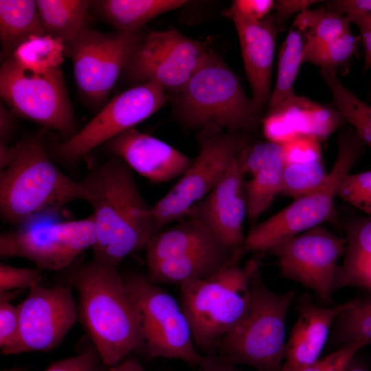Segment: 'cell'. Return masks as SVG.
<instances>
[{"label":"cell","instance_id":"52","mask_svg":"<svg viewBox=\"0 0 371 371\" xmlns=\"http://www.w3.org/2000/svg\"><path fill=\"white\" fill-rule=\"evenodd\" d=\"M369 98L370 100H371V87H370V92H369Z\"/></svg>","mask_w":371,"mask_h":371},{"label":"cell","instance_id":"2","mask_svg":"<svg viewBox=\"0 0 371 371\" xmlns=\"http://www.w3.org/2000/svg\"><path fill=\"white\" fill-rule=\"evenodd\" d=\"M117 268L93 259L73 273L69 283L78 293V318L109 367L144 344L139 311Z\"/></svg>","mask_w":371,"mask_h":371},{"label":"cell","instance_id":"43","mask_svg":"<svg viewBox=\"0 0 371 371\" xmlns=\"http://www.w3.org/2000/svg\"><path fill=\"white\" fill-rule=\"evenodd\" d=\"M317 1L312 0H280L275 1L274 17L277 22L283 26L285 21L293 14L308 9L309 6Z\"/></svg>","mask_w":371,"mask_h":371},{"label":"cell","instance_id":"17","mask_svg":"<svg viewBox=\"0 0 371 371\" xmlns=\"http://www.w3.org/2000/svg\"><path fill=\"white\" fill-rule=\"evenodd\" d=\"M71 284L30 289L18 304L19 338L12 355L47 352L57 348L78 318Z\"/></svg>","mask_w":371,"mask_h":371},{"label":"cell","instance_id":"39","mask_svg":"<svg viewBox=\"0 0 371 371\" xmlns=\"http://www.w3.org/2000/svg\"><path fill=\"white\" fill-rule=\"evenodd\" d=\"M102 365L101 357L92 346L76 356L52 363L45 371H101Z\"/></svg>","mask_w":371,"mask_h":371},{"label":"cell","instance_id":"41","mask_svg":"<svg viewBox=\"0 0 371 371\" xmlns=\"http://www.w3.org/2000/svg\"><path fill=\"white\" fill-rule=\"evenodd\" d=\"M272 0H236L230 7L240 16L253 21H262L274 8Z\"/></svg>","mask_w":371,"mask_h":371},{"label":"cell","instance_id":"25","mask_svg":"<svg viewBox=\"0 0 371 371\" xmlns=\"http://www.w3.org/2000/svg\"><path fill=\"white\" fill-rule=\"evenodd\" d=\"M44 34L36 1H0L1 63L27 40Z\"/></svg>","mask_w":371,"mask_h":371},{"label":"cell","instance_id":"7","mask_svg":"<svg viewBox=\"0 0 371 371\" xmlns=\"http://www.w3.org/2000/svg\"><path fill=\"white\" fill-rule=\"evenodd\" d=\"M145 248L146 276L155 284H181L205 279L238 263L243 255L226 247L190 216L157 232Z\"/></svg>","mask_w":371,"mask_h":371},{"label":"cell","instance_id":"27","mask_svg":"<svg viewBox=\"0 0 371 371\" xmlns=\"http://www.w3.org/2000/svg\"><path fill=\"white\" fill-rule=\"evenodd\" d=\"M319 74L332 94L333 106L363 143L371 148V106L346 87L337 72L320 69Z\"/></svg>","mask_w":371,"mask_h":371},{"label":"cell","instance_id":"18","mask_svg":"<svg viewBox=\"0 0 371 371\" xmlns=\"http://www.w3.org/2000/svg\"><path fill=\"white\" fill-rule=\"evenodd\" d=\"M245 176L238 155L218 184L188 216L205 225L226 247L243 253V223L247 216Z\"/></svg>","mask_w":371,"mask_h":371},{"label":"cell","instance_id":"20","mask_svg":"<svg viewBox=\"0 0 371 371\" xmlns=\"http://www.w3.org/2000/svg\"><path fill=\"white\" fill-rule=\"evenodd\" d=\"M105 144L112 155L120 157L133 171L155 183L180 177L193 160L164 141L135 128Z\"/></svg>","mask_w":371,"mask_h":371},{"label":"cell","instance_id":"10","mask_svg":"<svg viewBox=\"0 0 371 371\" xmlns=\"http://www.w3.org/2000/svg\"><path fill=\"white\" fill-rule=\"evenodd\" d=\"M122 278L139 311L144 340L141 350L145 355L179 359L192 367L201 366L205 357L194 345L181 304L146 274L130 273Z\"/></svg>","mask_w":371,"mask_h":371},{"label":"cell","instance_id":"5","mask_svg":"<svg viewBox=\"0 0 371 371\" xmlns=\"http://www.w3.org/2000/svg\"><path fill=\"white\" fill-rule=\"evenodd\" d=\"M295 295L270 290L259 269L251 281L246 308L218 344L215 352L233 365L256 371H280L286 348V319Z\"/></svg>","mask_w":371,"mask_h":371},{"label":"cell","instance_id":"13","mask_svg":"<svg viewBox=\"0 0 371 371\" xmlns=\"http://www.w3.org/2000/svg\"><path fill=\"white\" fill-rule=\"evenodd\" d=\"M95 241L92 214L71 221L43 218L3 232L0 236L1 258H22L40 270L60 271Z\"/></svg>","mask_w":371,"mask_h":371},{"label":"cell","instance_id":"46","mask_svg":"<svg viewBox=\"0 0 371 371\" xmlns=\"http://www.w3.org/2000/svg\"><path fill=\"white\" fill-rule=\"evenodd\" d=\"M203 363L196 371H245L236 367L216 354L205 355Z\"/></svg>","mask_w":371,"mask_h":371},{"label":"cell","instance_id":"3","mask_svg":"<svg viewBox=\"0 0 371 371\" xmlns=\"http://www.w3.org/2000/svg\"><path fill=\"white\" fill-rule=\"evenodd\" d=\"M43 128L14 146L11 163L0 174V213L17 227L52 216L87 192L80 182L64 175L52 161L44 146Z\"/></svg>","mask_w":371,"mask_h":371},{"label":"cell","instance_id":"23","mask_svg":"<svg viewBox=\"0 0 371 371\" xmlns=\"http://www.w3.org/2000/svg\"><path fill=\"white\" fill-rule=\"evenodd\" d=\"M346 251L335 291L358 287L371 291V216L357 219L346 229Z\"/></svg>","mask_w":371,"mask_h":371},{"label":"cell","instance_id":"9","mask_svg":"<svg viewBox=\"0 0 371 371\" xmlns=\"http://www.w3.org/2000/svg\"><path fill=\"white\" fill-rule=\"evenodd\" d=\"M199 154L172 188L153 206L157 232L187 217L221 181L243 149L249 133L208 128L199 130Z\"/></svg>","mask_w":371,"mask_h":371},{"label":"cell","instance_id":"49","mask_svg":"<svg viewBox=\"0 0 371 371\" xmlns=\"http://www.w3.org/2000/svg\"><path fill=\"white\" fill-rule=\"evenodd\" d=\"M346 371H364V370L356 366L355 367L351 366V364H350Z\"/></svg>","mask_w":371,"mask_h":371},{"label":"cell","instance_id":"26","mask_svg":"<svg viewBox=\"0 0 371 371\" xmlns=\"http://www.w3.org/2000/svg\"><path fill=\"white\" fill-rule=\"evenodd\" d=\"M91 3L89 0H37L45 34L65 45L74 41L86 28Z\"/></svg>","mask_w":371,"mask_h":371},{"label":"cell","instance_id":"31","mask_svg":"<svg viewBox=\"0 0 371 371\" xmlns=\"http://www.w3.org/2000/svg\"><path fill=\"white\" fill-rule=\"evenodd\" d=\"M350 23L346 15L332 11L325 6L302 11L291 27L302 34L305 41H326L350 32Z\"/></svg>","mask_w":371,"mask_h":371},{"label":"cell","instance_id":"48","mask_svg":"<svg viewBox=\"0 0 371 371\" xmlns=\"http://www.w3.org/2000/svg\"><path fill=\"white\" fill-rule=\"evenodd\" d=\"M324 363V357L319 359L315 363L304 367L301 369L300 371H320Z\"/></svg>","mask_w":371,"mask_h":371},{"label":"cell","instance_id":"28","mask_svg":"<svg viewBox=\"0 0 371 371\" xmlns=\"http://www.w3.org/2000/svg\"><path fill=\"white\" fill-rule=\"evenodd\" d=\"M305 40L302 34L291 27L278 57L276 82L267 112L271 111L294 96V82L303 62Z\"/></svg>","mask_w":371,"mask_h":371},{"label":"cell","instance_id":"11","mask_svg":"<svg viewBox=\"0 0 371 371\" xmlns=\"http://www.w3.org/2000/svg\"><path fill=\"white\" fill-rule=\"evenodd\" d=\"M146 35L142 29L104 33L86 27L65 45L78 93L90 110L98 113L106 105L132 53Z\"/></svg>","mask_w":371,"mask_h":371},{"label":"cell","instance_id":"19","mask_svg":"<svg viewBox=\"0 0 371 371\" xmlns=\"http://www.w3.org/2000/svg\"><path fill=\"white\" fill-rule=\"evenodd\" d=\"M225 14L236 29L245 71L256 108L262 112L271 98V78L277 35L282 30L274 15L262 21L246 19L229 8Z\"/></svg>","mask_w":371,"mask_h":371},{"label":"cell","instance_id":"51","mask_svg":"<svg viewBox=\"0 0 371 371\" xmlns=\"http://www.w3.org/2000/svg\"><path fill=\"white\" fill-rule=\"evenodd\" d=\"M366 300L371 304V291H369V295H368V297Z\"/></svg>","mask_w":371,"mask_h":371},{"label":"cell","instance_id":"29","mask_svg":"<svg viewBox=\"0 0 371 371\" xmlns=\"http://www.w3.org/2000/svg\"><path fill=\"white\" fill-rule=\"evenodd\" d=\"M65 52V45L61 40L44 34L27 40L10 57L27 71L45 73L60 68Z\"/></svg>","mask_w":371,"mask_h":371},{"label":"cell","instance_id":"6","mask_svg":"<svg viewBox=\"0 0 371 371\" xmlns=\"http://www.w3.org/2000/svg\"><path fill=\"white\" fill-rule=\"evenodd\" d=\"M259 261L231 265L202 280L179 284L180 304L191 328L194 345L205 355L214 354L224 336L243 315Z\"/></svg>","mask_w":371,"mask_h":371},{"label":"cell","instance_id":"38","mask_svg":"<svg viewBox=\"0 0 371 371\" xmlns=\"http://www.w3.org/2000/svg\"><path fill=\"white\" fill-rule=\"evenodd\" d=\"M43 280L39 269L19 268L1 263L0 265V294L11 290L40 284Z\"/></svg>","mask_w":371,"mask_h":371},{"label":"cell","instance_id":"4","mask_svg":"<svg viewBox=\"0 0 371 371\" xmlns=\"http://www.w3.org/2000/svg\"><path fill=\"white\" fill-rule=\"evenodd\" d=\"M169 96L176 119L188 128L250 134L262 122V112L246 95L238 76L211 51L183 88Z\"/></svg>","mask_w":371,"mask_h":371},{"label":"cell","instance_id":"33","mask_svg":"<svg viewBox=\"0 0 371 371\" xmlns=\"http://www.w3.org/2000/svg\"><path fill=\"white\" fill-rule=\"evenodd\" d=\"M335 323L341 346L355 341L371 345V304L366 299L352 300Z\"/></svg>","mask_w":371,"mask_h":371},{"label":"cell","instance_id":"1","mask_svg":"<svg viewBox=\"0 0 371 371\" xmlns=\"http://www.w3.org/2000/svg\"><path fill=\"white\" fill-rule=\"evenodd\" d=\"M80 183L93 211V259L117 267L128 255L145 247L157 232L153 206L142 196L132 169L117 156Z\"/></svg>","mask_w":371,"mask_h":371},{"label":"cell","instance_id":"50","mask_svg":"<svg viewBox=\"0 0 371 371\" xmlns=\"http://www.w3.org/2000/svg\"><path fill=\"white\" fill-rule=\"evenodd\" d=\"M1 371H24V369L21 368H12L10 369H5Z\"/></svg>","mask_w":371,"mask_h":371},{"label":"cell","instance_id":"8","mask_svg":"<svg viewBox=\"0 0 371 371\" xmlns=\"http://www.w3.org/2000/svg\"><path fill=\"white\" fill-rule=\"evenodd\" d=\"M366 144L352 128L337 139V155L326 181L319 188L300 196L289 205L254 225L246 235L244 252L267 251L276 245L319 226L333 213L336 189L356 164Z\"/></svg>","mask_w":371,"mask_h":371},{"label":"cell","instance_id":"22","mask_svg":"<svg viewBox=\"0 0 371 371\" xmlns=\"http://www.w3.org/2000/svg\"><path fill=\"white\" fill-rule=\"evenodd\" d=\"M274 111L281 114L297 136H310L320 142L326 139L345 122L333 104H321L297 95L271 111Z\"/></svg>","mask_w":371,"mask_h":371},{"label":"cell","instance_id":"37","mask_svg":"<svg viewBox=\"0 0 371 371\" xmlns=\"http://www.w3.org/2000/svg\"><path fill=\"white\" fill-rule=\"evenodd\" d=\"M321 142L313 137L298 135L282 144L284 164H305L322 160Z\"/></svg>","mask_w":371,"mask_h":371},{"label":"cell","instance_id":"45","mask_svg":"<svg viewBox=\"0 0 371 371\" xmlns=\"http://www.w3.org/2000/svg\"><path fill=\"white\" fill-rule=\"evenodd\" d=\"M17 116L2 101L0 103V143L7 144L14 132Z\"/></svg>","mask_w":371,"mask_h":371},{"label":"cell","instance_id":"30","mask_svg":"<svg viewBox=\"0 0 371 371\" xmlns=\"http://www.w3.org/2000/svg\"><path fill=\"white\" fill-rule=\"evenodd\" d=\"M284 161L274 162L253 172L245 181L247 218L255 222L282 192Z\"/></svg>","mask_w":371,"mask_h":371},{"label":"cell","instance_id":"14","mask_svg":"<svg viewBox=\"0 0 371 371\" xmlns=\"http://www.w3.org/2000/svg\"><path fill=\"white\" fill-rule=\"evenodd\" d=\"M210 52L204 43L176 30L152 32L133 51L119 80L130 87L153 82L177 93Z\"/></svg>","mask_w":371,"mask_h":371},{"label":"cell","instance_id":"24","mask_svg":"<svg viewBox=\"0 0 371 371\" xmlns=\"http://www.w3.org/2000/svg\"><path fill=\"white\" fill-rule=\"evenodd\" d=\"M187 1L183 0H97L91 1L90 10L116 31L132 32L155 17L175 10Z\"/></svg>","mask_w":371,"mask_h":371},{"label":"cell","instance_id":"44","mask_svg":"<svg viewBox=\"0 0 371 371\" xmlns=\"http://www.w3.org/2000/svg\"><path fill=\"white\" fill-rule=\"evenodd\" d=\"M326 6L330 10L340 14H348L355 11H363L371 13V0H335L326 3Z\"/></svg>","mask_w":371,"mask_h":371},{"label":"cell","instance_id":"35","mask_svg":"<svg viewBox=\"0 0 371 371\" xmlns=\"http://www.w3.org/2000/svg\"><path fill=\"white\" fill-rule=\"evenodd\" d=\"M336 196L371 216V170L345 175L337 185Z\"/></svg>","mask_w":371,"mask_h":371},{"label":"cell","instance_id":"21","mask_svg":"<svg viewBox=\"0 0 371 371\" xmlns=\"http://www.w3.org/2000/svg\"><path fill=\"white\" fill-rule=\"evenodd\" d=\"M351 300L334 306H321L308 294L300 297L297 319L286 344L280 371H300L319 359L330 328Z\"/></svg>","mask_w":371,"mask_h":371},{"label":"cell","instance_id":"16","mask_svg":"<svg viewBox=\"0 0 371 371\" xmlns=\"http://www.w3.org/2000/svg\"><path fill=\"white\" fill-rule=\"evenodd\" d=\"M346 240L317 226L276 245L267 252L276 258L281 278L313 291L320 300L330 303Z\"/></svg>","mask_w":371,"mask_h":371},{"label":"cell","instance_id":"42","mask_svg":"<svg viewBox=\"0 0 371 371\" xmlns=\"http://www.w3.org/2000/svg\"><path fill=\"white\" fill-rule=\"evenodd\" d=\"M346 16L350 23L356 25L359 30L360 38L365 51L363 72L371 69V13L363 11H355Z\"/></svg>","mask_w":371,"mask_h":371},{"label":"cell","instance_id":"36","mask_svg":"<svg viewBox=\"0 0 371 371\" xmlns=\"http://www.w3.org/2000/svg\"><path fill=\"white\" fill-rule=\"evenodd\" d=\"M0 295V349L3 355H10L19 342V308L5 295Z\"/></svg>","mask_w":371,"mask_h":371},{"label":"cell","instance_id":"40","mask_svg":"<svg viewBox=\"0 0 371 371\" xmlns=\"http://www.w3.org/2000/svg\"><path fill=\"white\" fill-rule=\"evenodd\" d=\"M367 344L362 341L348 342L324 357L320 371H346L357 352Z\"/></svg>","mask_w":371,"mask_h":371},{"label":"cell","instance_id":"32","mask_svg":"<svg viewBox=\"0 0 371 371\" xmlns=\"http://www.w3.org/2000/svg\"><path fill=\"white\" fill-rule=\"evenodd\" d=\"M360 37L351 30L344 35L326 41H305L303 62H309L320 69L337 72L346 67L356 54Z\"/></svg>","mask_w":371,"mask_h":371},{"label":"cell","instance_id":"12","mask_svg":"<svg viewBox=\"0 0 371 371\" xmlns=\"http://www.w3.org/2000/svg\"><path fill=\"white\" fill-rule=\"evenodd\" d=\"M0 95L17 117L55 130L65 140L78 132L60 68L35 73L22 68L9 57L0 68Z\"/></svg>","mask_w":371,"mask_h":371},{"label":"cell","instance_id":"47","mask_svg":"<svg viewBox=\"0 0 371 371\" xmlns=\"http://www.w3.org/2000/svg\"><path fill=\"white\" fill-rule=\"evenodd\" d=\"M106 371H146L135 357H126L119 363L110 366Z\"/></svg>","mask_w":371,"mask_h":371},{"label":"cell","instance_id":"15","mask_svg":"<svg viewBox=\"0 0 371 371\" xmlns=\"http://www.w3.org/2000/svg\"><path fill=\"white\" fill-rule=\"evenodd\" d=\"M165 90L147 82L129 87L117 95L73 137L52 147V155L62 163L71 165L91 150L118 135L135 128L165 104Z\"/></svg>","mask_w":371,"mask_h":371},{"label":"cell","instance_id":"34","mask_svg":"<svg viewBox=\"0 0 371 371\" xmlns=\"http://www.w3.org/2000/svg\"><path fill=\"white\" fill-rule=\"evenodd\" d=\"M328 176L322 160L284 164L281 193L295 199L319 188Z\"/></svg>","mask_w":371,"mask_h":371}]
</instances>
